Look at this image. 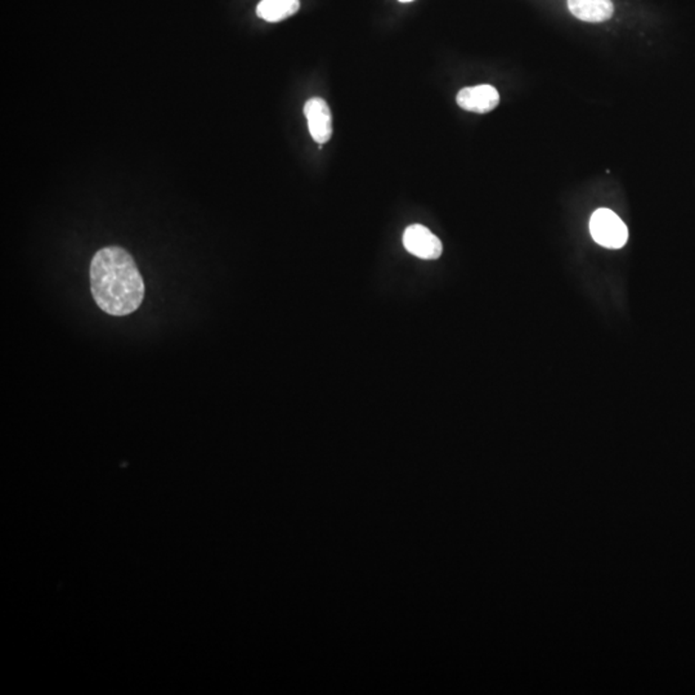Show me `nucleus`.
I'll return each instance as SVG.
<instances>
[{"label":"nucleus","mask_w":695,"mask_h":695,"mask_svg":"<svg viewBox=\"0 0 695 695\" xmlns=\"http://www.w3.org/2000/svg\"><path fill=\"white\" fill-rule=\"evenodd\" d=\"M89 277L96 305L110 316H129L143 302V278L126 249L107 246L96 252Z\"/></svg>","instance_id":"f257e3e1"},{"label":"nucleus","mask_w":695,"mask_h":695,"mask_svg":"<svg viewBox=\"0 0 695 695\" xmlns=\"http://www.w3.org/2000/svg\"><path fill=\"white\" fill-rule=\"evenodd\" d=\"M590 232L595 243L603 248L621 249L629 240L626 224L609 209H598L592 214Z\"/></svg>","instance_id":"f03ea898"},{"label":"nucleus","mask_w":695,"mask_h":695,"mask_svg":"<svg viewBox=\"0 0 695 695\" xmlns=\"http://www.w3.org/2000/svg\"><path fill=\"white\" fill-rule=\"evenodd\" d=\"M405 251L420 259H438L444 251L441 240L421 224L408 227L404 234Z\"/></svg>","instance_id":"7ed1b4c3"},{"label":"nucleus","mask_w":695,"mask_h":695,"mask_svg":"<svg viewBox=\"0 0 695 695\" xmlns=\"http://www.w3.org/2000/svg\"><path fill=\"white\" fill-rule=\"evenodd\" d=\"M305 115L308 121L309 133L317 143H328L333 135V115L325 99H309L305 106Z\"/></svg>","instance_id":"20e7f679"},{"label":"nucleus","mask_w":695,"mask_h":695,"mask_svg":"<svg viewBox=\"0 0 695 695\" xmlns=\"http://www.w3.org/2000/svg\"><path fill=\"white\" fill-rule=\"evenodd\" d=\"M456 102L465 112L487 113L500 104V95L492 85H476L459 90Z\"/></svg>","instance_id":"39448f33"},{"label":"nucleus","mask_w":695,"mask_h":695,"mask_svg":"<svg viewBox=\"0 0 695 695\" xmlns=\"http://www.w3.org/2000/svg\"><path fill=\"white\" fill-rule=\"evenodd\" d=\"M570 13L584 22L608 21L614 13L612 0H568Z\"/></svg>","instance_id":"423d86ee"},{"label":"nucleus","mask_w":695,"mask_h":695,"mask_svg":"<svg viewBox=\"0 0 695 695\" xmlns=\"http://www.w3.org/2000/svg\"><path fill=\"white\" fill-rule=\"evenodd\" d=\"M299 8V0H262L258 4L257 14L266 22H280L294 16Z\"/></svg>","instance_id":"0eeeda50"},{"label":"nucleus","mask_w":695,"mask_h":695,"mask_svg":"<svg viewBox=\"0 0 695 695\" xmlns=\"http://www.w3.org/2000/svg\"><path fill=\"white\" fill-rule=\"evenodd\" d=\"M399 2H402V3H410V2H413V0H399Z\"/></svg>","instance_id":"6e6552de"}]
</instances>
